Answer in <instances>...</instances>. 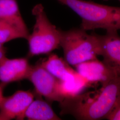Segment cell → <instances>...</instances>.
Returning <instances> with one entry per match:
<instances>
[{"label":"cell","instance_id":"6da1fadb","mask_svg":"<svg viewBox=\"0 0 120 120\" xmlns=\"http://www.w3.org/2000/svg\"><path fill=\"white\" fill-rule=\"evenodd\" d=\"M59 103L61 115H70L77 120L107 119L120 105V75L98 90L82 92Z\"/></svg>","mask_w":120,"mask_h":120},{"label":"cell","instance_id":"7a4b0ae2","mask_svg":"<svg viewBox=\"0 0 120 120\" xmlns=\"http://www.w3.org/2000/svg\"><path fill=\"white\" fill-rule=\"evenodd\" d=\"M81 17V27L86 31L103 29L106 32L120 30V7L85 0H59Z\"/></svg>","mask_w":120,"mask_h":120},{"label":"cell","instance_id":"3957f363","mask_svg":"<svg viewBox=\"0 0 120 120\" xmlns=\"http://www.w3.org/2000/svg\"><path fill=\"white\" fill-rule=\"evenodd\" d=\"M60 46L63 50L65 60L74 67L98 59V56L101 55L99 35L89 34L81 28L61 30Z\"/></svg>","mask_w":120,"mask_h":120},{"label":"cell","instance_id":"277c9868","mask_svg":"<svg viewBox=\"0 0 120 120\" xmlns=\"http://www.w3.org/2000/svg\"><path fill=\"white\" fill-rule=\"evenodd\" d=\"M35 23L28 40L30 57L48 54L60 46L61 30L53 25L48 17L41 4H36L32 10Z\"/></svg>","mask_w":120,"mask_h":120},{"label":"cell","instance_id":"5b68a950","mask_svg":"<svg viewBox=\"0 0 120 120\" xmlns=\"http://www.w3.org/2000/svg\"><path fill=\"white\" fill-rule=\"evenodd\" d=\"M26 79L33 84L37 94L49 101L60 102L63 100L57 91L58 79L40 64L31 66Z\"/></svg>","mask_w":120,"mask_h":120},{"label":"cell","instance_id":"8992f818","mask_svg":"<svg viewBox=\"0 0 120 120\" xmlns=\"http://www.w3.org/2000/svg\"><path fill=\"white\" fill-rule=\"evenodd\" d=\"M34 98L31 92L23 90L4 97L0 106V120H23L26 110Z\"/></svg>","mask_w":120,"mask_h":120},{"label":"cell","instance_id":"52a82bcc","mask_svg":"<svg viewBox=\"0 0 120 120\" xmlns=\"http://www.w3.org/2000/svg\"><path fill=\"white\" fill-rule=\"evenodd\" d=\"M76 70L92 86L105 84L120 75L103 61L98 59L82 62L74 66Z\"/></svg>","mask_w":120,"mask_h":120},{"label":"cell","instance_id":"ba28073f","mask_svg":"<svg viewBox=\"0 0 120 120\" xmlns=\"http://www.w3.org/2000/svg\"><path fill=\"white\" fill-rule=\"evenodd\" d=\"M101 55L103 62L120 75V36L117 32L100 35Z\"/></svg>","mask_w":120,"mask_h":120},{"label":"cell","instance_id":"9c48e42d","mask_svg":"<svg viewBox=\"0 0 120 120\" xmlns=\"http://www.w3.org/2000/svg\"><path fill=\"white\" fill-rule=\"evenodd\" d=\"M31 65L26 58L0 60V82L5 84L26 79Z\"/></svg>","mask_w":120,"mask_h":120},{"label":"cell","instance_id":"30bf717a","mask_svg":"<svg viewBox=\"0 0 120 120\" xmlns=\"http://www.w3.org/2000/svg\"><path fill=\"white\" fill-rule=\"evenodd\" d=\"M0 21L13 26L28 38L29 30L17 0H0Z\"/></svg>","mask_w":120,"mask_h":120},{"label":"cell","instance_id":"8fae6325","mask_svg":"<svg viewBox=\"0 0 120 120\" xmlns=\"http://www.w3.org/2000/svg\"><path fill=\"white\" fill-rule=\"evenodd\" d=\"M49 73L61 81L73 79L78 75L64 59L55 54H52L47 59L40 63Z\"/></svg>","mask_w":120,"mask_h":120},{"label":"cell","instance_id":"7c38bea8","mask_svg":"<svg viewBox=\"0 0 120 120\" xmlns=\"http://www.w3.org/2000/svg\"><path fill=\"white\" fill-rule=\"evenodd\" d=\"M24 117L30 120H61L47 102L40 99L32 101L26 110Z\"/></svg>","mask_w":120,"mask_h":120},{"label":"cell","instance_id":"4fadbf2b","mask_svg":"<svg viewBox=\"0 0 120 120\" xmlns=\"http://www.w3.org/2000/svg\"><path fill=\"white\" fill-rule=\"evenodd\" d=\"M90 86H92L84 78L78 74L76 77L65 81L58 80L57 91L63 99L76 96Z\"/></svg>","mask_w":120,"mask_h":120},{"label":"cell","instance_id":"5bb4252c","mask_svg":"<svg viewBox=\"0 0 120 120\" xmlns=\"http://www.w3.org/2000/svg\"><path fill=\"white\" fill-rule=\"evenodd\" d=\"M18 38H26L21 31L8 23L0 21V43L3 44Z\"/></svg>","mask_w":120,"mask_h":120},{"label":"cell","instance_id":"9a60e30c","mask_svg":"<svg viewBox=\"0 0 120 120\" xmlns=\"http://www.w3.org/2000/svg\"><path fill=\"white\" fill-rule=\"evenodd\" d=\"M109 120H120V105L115 109L108 116L107 119Z\"/></svg>","mask_w":120,"mask_h":120},{"label":"cell","instance_id":"2e32d148","mask_svg":"<svg viewBox=\"0 0 120 120\" xmlns=\"http://www.w3.org/2000/svg\"><path fill=\"white\" fill-rule=\"evenodd\" d=\"M5 85V84L1 83L0 84V106L1 105V103L2 102L3 99L4 98V96H3V90L4 86Z\"/></svg>","mask_w":120,"mask_h":120},{"label":"cell","instance_id":"e0dca14e","mask_svg":"<svg viewBox=\"0 0 120 120\" xmlns=\"http://www.w3.org/2000/svg\"><path fill=\"white\" fill-rule=\"evenodd\" d=\"M6 51L5 49H0V60L5 57Z\"/></svg>","mask_w":120,"mask_h":120},{"label":"cell","instance_id":"ac0fdd59","mask_svg":"<svg viewBox=\"0 0 120 120\" xmlns=\"http://www.w3.org/2000/svg\"><path fill=\"white\" fill-rule=\"evenodd\" d=\"M104 1H108V0H104ZM119 1H120V0H118Z\"/></svg>","mask_w":120,"mask_h":120},{"label":"cell","instance_id":"d6986e66","mask_svg":"<svg viewBox=\"0 0 120 120\" xmlns=\"http://www.w3.org/2000/svg\"><path fill=\"white\" fill-rule=\"evenodd\" d=\"M57 0V1H58V0Z\"/></svg>","mask_w":120,"mask_h":120}]
</instances>
